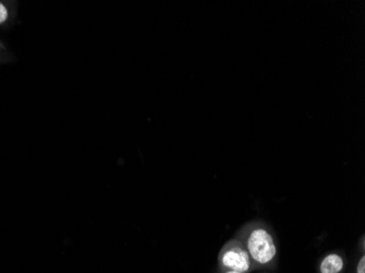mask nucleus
<instances>
[{
	"label": "nucleus",
	"mask_w": 365,
	"mask_h": 273,
	"mask_svg": "<svg viewBox=\"0 0 365 273\" xmlns=\"http://www.w3.org/2000/svg\"><path fill=\"white\" fill-rule=\"evenodd\" d=\"M8 18V10L6 8V6L4 4L0 3V24H4V22L7 20Z\"/></svg>",
	"instance_id": "4"
},
{
	"label": "nucleus",
	"mask_w": 365,
	"mask_h": 273,
	"mask_svg": "<svg viewBox=\"0 0 365 273\" xmlns=\"http://www.w3.org/2000/svg\"><path fill=\"white\" fill-rule=\"evenodd\" d=\"M344 258L338 254H327L322 260L319 270L321 273H340L344 270Z\"/></svg>",
	"instance_id": "3"
},
{
	"label": "nucleus",
	"mask_w": 365,
	"mask_h": 273,
	"mask_svg": "<svg viewBox=\"0 0 365 273\" xmlns=\"http://www.w3.org/2000/svg\"><path fill=\"white\" fill-rule=\"evenodd\" d=\"M219 262L227 271L247 273L253 269L254 264L243 244L240 241H231L222 248L219 254Z\"/></svg>",
	"instance_id": "2"
},
{
	"label": "nucleus",
	"mask_w": 365,
	"mask_h": 273,
	"mask_svg": "<svg viewBox=\"0 0 365 273\" xmlns=\"http://www.w3.org/2000/svg\"><path fill=\"white\" fill-rule=\"evenodd\" d=\"M242 244L257 266H268L277 257V245L272 232L262 225H251L242 232Z\"/></svg>",
	"instance_id": "1"
},
{
	"label": "nucleus",
	"mask_w": 365,
	"mask_h": 273,
	"mask_svg": "<svg viewBox=\"0 0 365 273\" xmlns=\"http://www.w3.org/2000/svg\"><path fill=\"white\" fill-rule=\"evenodd\" d=\"M225 273H241V272H235V271H225Z\"/></svg>",
	"instance_id": "6"
},
{
	"label": "nucleus",
	"mask_w": 365,
	"mask_h": 273,
	"mask_svg": "<svg viewBox=\"0 0 365 273\" xmlns=\"http://www.w3.org/2000/svg\"><path fill=\"white\" fill-rule=\"evenodd\" d=\"M356 273H365V256L361 257L360 262L356 266Z\"/></svg>",
	"instance_id": "5"
}]
</instances>
